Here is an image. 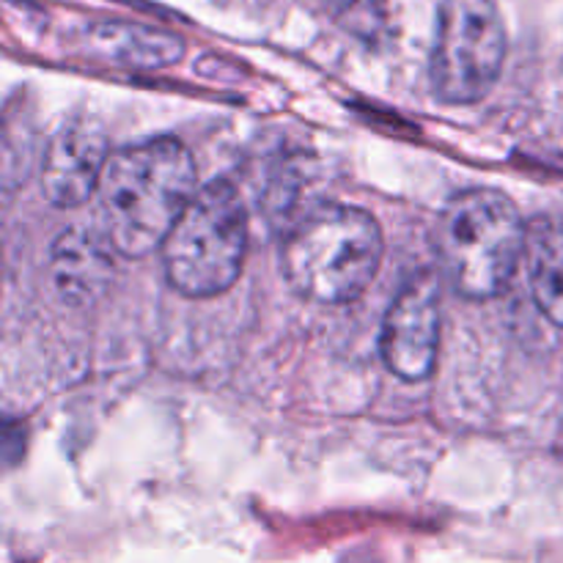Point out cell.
I'll use <instances>...</instances> for the list:
<instances>
[{"label": "cell", "instance_id": "6da1fadb", "mask_svg": "<svg viewBox=\"0 0 563 563\" xmlns=\"http://www.w3.org/2000/svg\"><path fill=\"white\" fill-rule=\"evenodd\" d=\"M198 174L176 137H152L110 154L99 181L104 234L126 258L159 251L192 196Z\"/></svg>", "mask_w": 563, "mask_h": 563}, {"label": "cell", "instance_id": "7a4b0ae2", "mask_svg": "<svg viewBox=\"0 0 563 563\" xmlns=\"http://www.w3.org/2000/svg\"><path fill=\"white\" fill-rule=\"evenodd\" d=\"M385 236L361 207L322 203L291 225L284 242L286 284L319 306H346L377 278Z\"/></svg>", "mask_w": 563, "mask_h": 563}, {"label": "cell", "instance_id": "3957f363", "mask_svg": "<svg viewBox=\"0 0 563 563\" xmlns=\"http://www.w3.org/2000/svg\"><path fill=\"white\" fill-rule=\"evenodd\" d=\"M528 225L500 190H465L445 203L438 223V251L456 291L471 300L504 295L526 262Z\"/></svg>", "mask_w": 563, "mask_h": 563}, {"label": "cell", "instance_id": "277c9868", "mask_svg": "<svg viewBox=\"0 0 563 563\" xmlns=\"http://www.w3.org/2000/svg\"><path fill=\"white\" fill-rule=\"evenodd\" d=\"M168 284L190 300H209L240 278L247 253V218L236 187L212 179L192 196L159 247Z\"/></svg>", "mask_w": 563, "mask_h": 563}, {"label": "cell", "instance_id": "5b68a950", "mask_svg": "<svg viewBox=\"0 0 563 563\" xmlns=\"http://www.w3.org/2000/svg\"><path fill=\"white\" fill-rule=\"evenodd\" d=\"M506 25L495 0H443L438 11L429 82L440 102L476 104L500 80Z\"/></svg>", "mask_w": 563, "mask_h": 563}, {"label": "cell", "instance_id": "8992f818", "mask_svg": "<svg viewBox=\"0 0 563 563\" xmlns=\"http://www.w3.org/2000/svg\"><path fill=\"white\" fill-rule=\"evenodd\" d=\"M440 286L432 273H418L399 289L383 319L379 352L390 374L405 383L432 377L440 355Z\"/></svg>", "mask_w": 563, "mask_h": 563}, {"label": "cell", "instance_id": "52a82bcc", "mask_svg": "<svg viewBox=\"0 0 563 563\" xmlns=\"http://www.w3.org/2000/svg\"><path fill=\"white\" fill-rule=\"evenodd\" d=\"M108 135L93 119H69L53 132L42 157V190L58 209H75L99 192L108 168Z\"/></svg>", "mask_w": 563, "mask_h": 563}, {"label": "cell", "instance_id": "ba28073f", "mask_svg": "<svg viewBox=\"0 0 563 563\" xmlns=\"http://www.w3.org/2000/svg\"><path fill=\"white\" fill-rule=\"evenodd\" d=\"M119 253L104 231L77 223L60 231L49 251V284L60 302L71 308L93 306L115 278Z\"/></svg>", "mask_w": 563, "mask_h": 563}, {"label": "cell", "instance_id": "9c48e42d", "mask_svg": "<svg viewBox=\"0 0 563 563\" xmlns=\"http://www.w3.org/2000/svg\"><path fill=\"white\" fill-rule=\"evenodd\" d=\"M82 42L93 58L130 69H165L179 64L185 55V38L141 22H93L82 33Z\"/></svg>", "mask_w": 563, "mask_h": 563}, {"label": "cell", "instance_id": "30bf717a", "mask_svg": "<svg viewBox=\"0 0 563 563\" xmlns=\"http://www.w3.org/2000/svg\"><path fill=\"white\" fill-rule=\"evenodd\" d=\"M528 280L539 311L563 328V223L555 218H537L528 223L526 240Z\"/></svg>", "mask_w": 563, "mask_h": 563}, {"label": "cell", "instance_id": "8fae6325", "mask_svg": "<svg viewBox=\"0 0 563 563\" xmlns=\"http://www.w3.org/2000/svg\"><path fill=\"white\" fill-rule=\"evenodd\" d=\"M335 3H341V5H350V3H355V0H335Z\"/></svg>", "mask_w": 563, "mask_h": 563}]
</instances>
